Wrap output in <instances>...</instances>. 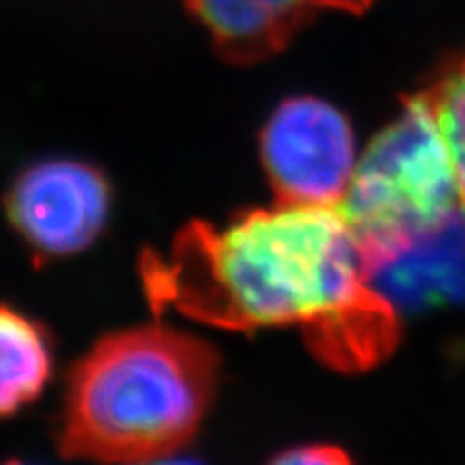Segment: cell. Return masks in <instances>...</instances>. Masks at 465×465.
I'll return each mask as SVG.
<instances>
[{
	"mask_svg": "<svg viewBox=\"0 0 465 465\" xmlns=\"http://www.w3.org/2000/svg\"><path fill=\"white\" fill-rule=\"evenodd\" d=\"M141 278L158 312L237 332L300 328L322 362L347 373L399 341V311L366 276L341 205L276 203L226 226L190 223L166 252L143 254Z\"/></svg>",
	"mask_w": 465,
	"mask_h": 465,
	"instance_id": "6da1fadb",
	"label": "cell"
},
{
	"mask_svg": "<svg viewBox=\"0 0 465 465\" xmlns=\"http://www.w3.org/2000/svg\"><path fill=\"white\" fill-rule=\"evenodd\" d=\"M218 371V353L192 334L162 325L110 334L69 377L58 449L108 463L171 457L199 431Z\"/></svg>",
	"mask_w": 465,
	"mask_h": 465,
	"instance_id": "7a4b0ae2",
	"label": "cell"
},
{
	"mask_svg": "<svg viewBox=\"0 0 465 465\" xmlns=\"http://www.w3.org/2000/svg\"><path fill=\"white\" fill-rule=\"evenodd\" d=\"M341 207L364 267L461 213L455 166L427 93L411 97L366 147Z\"/></svg>",
	"mask_w": 465,
	"mask_h": 465,
	"instance_id": "3957f363",
	"label": "cell"
},
{
	"mask_svg": "<svg viewBox=\"0 0 465 465\" xmlns=\"http://www.w3.org/2000/svg\"><path fill=\"white\" fill-rule=\"evenodd\" d=\"M261 160L276 203L341 205L356 173L345 114L317 97L282 102L261 132Z\"/></svg>",
	"mask_w": 465,
	"mask_h": 465,
	"instance_id": "277c9868",
	"label": "cell"
},
{
	"mask_svg": "<svg viewBox=\"0 0 465 465\" xmlns=\"http://www.w3.org/2000/svg\"><path fill=\"white\" fill-rule=\"evenodd\" d=\"M110 188L104 174L74 160H48L15 179L7 212L17 232L42 257H67L100 235Z\"/></svg>",
	"mask_w": 465,
	"mask_h": 465,
	"instance_id": "5b68a950",
	"label": "cell"
},
{
	"mask_svg": "<svg viewBox=\"0 0 465 465\" xmlns=\"http://www.w3.org/2000/svg\"><path fill=\"white\" fill-rule=\"evenodd\" d=\"M375 0H188L226 61L252 65L278 54L322 9L362 14Z\"/></svg>",
	"mask_w": 465,
	"mask_h": 465,
	"instance_id": "8992f818",
	"label": "cell"
},
{
	"mask_svg": "<svg viewBox=\"0 0 465 465\" xmlns=\"http://www.w3.org/2000/svg\"><path fill=\"white\" fill-rule=\"evenodd\" d=\"M366 276L399 312L465 302L463 212L380 263L366 267Z\"/></svg>",
	"mask_w": 465,
	"mask_h": 465,
	"instance_id": "52a82bcc",
	"label": "cell"
},
{
	"mask_svg": "<svg viewBox=\"0 0 465 465\" xmlns=\"http://www.w3.org/2000/svg\"><path fill=\"white\" fill-rule=\"evenodd\" d=\"M50 347L39 325L0 304V418L15 414L44 391Z\"/></svg>",
	"mask_w": 465,
	"mask_h": 465,
	"instance_id": "ba28073f",
	"label": "cell"
},
{
	"mask_svg": "<svg viewBox=\"0 0 465 465\" xmlns=\"http://www.w3.org/2000/svg\"><path fill=\"white\" fill-rule=\"evenodd\" d=\"M424 93L431 100L446 144H449L457 174L459 203L465 216V54L455 58L435 80L431 89Z\"/></svg>",
	"mask_w": 465,
	"mask_h": 465,
	"instance_id": "9c48e42d",
	"label": "cell"
},
{
	"mask_svg": "<svg viewBox=\"0 0 465 465\" xmlns=\"http://www.w3.org/2000/svg\"><path fill=\"white\" fill-rule=\"evenodd\" d=\"M278 463H347L345 452L336 446H304L276 457Z\"/></svg>",
	"mask_w": 465,
	"mask_h": 465,
	"instance_id": "30bf717a",
	"label": "cell"
}]
</instances>
